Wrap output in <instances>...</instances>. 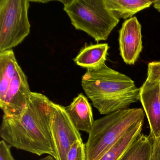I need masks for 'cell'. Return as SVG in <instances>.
I'll use <instances>...</instances> for the list:
<instances>
[{"label":"cell","mask_w":160,"mask_h":160,"mask_svg":"<svg viewBox=\"0 0 160 160\" xmlns=\"http://www.w3.org/2000/svg\"><path fill=\"white\" fill-rule=\"evenodd\" d=\"M50 101L39 92L31 93L28 102L20 118L3 116L0 137L11 147L41 156L57 155L50 132Z\"/></svg>","instance_id":"1"},{"label":"cell","mask_w":160,"mask_h":160,"mask_svg":"<svg viewBox=\"0 0 160 160\" xmlns=\"http://www.w3.org/2000/svg\"><path fill=\"white\" fill-rule=\"evenodd\" d=\"M81 86L101 115L126 109L140 99V88L133 80L106 64L98 70L87 71Z\"/></svg>","instance_id":"2"},{"label":"cell","mask_w":160,"mask_h":160,"mask_svg":"<svg viewBox=\"0 0 160 160\" xmlns=\"http://www.w3.org/2000/svg\"><path fill=\"white\" fill-rule=\"evenodd\" d=\"M141 108H126L94 120L86 143L87 160H98L133 125L144 121Z\"/></svg>","instance_id":"3"},{"label":"cell","mask_w":160,"mask_h":160,"mask_svg":"<svg viewBox=\"0 0 160 160\" xmlns=\"http://www.w3.org/2000/svg\"><path fill=\"white\" fill-rule=\"evenodd\" d=\"M72 26L96 42L106 41L120 21L108 8L105 0L62 1Z\"/></svg>","instance_id":"4"},{"label":"cell","mask_w":160,"mask_h":160,"mask_svg":"<svg viewBox=\"0 0 160 160\" xmlns=\"http://www.w3.org/2000/svg\"><path fill=\"white\" fill-rule=\"evenodd\" d=\"M28 0L0 1V52L12 50L30 32Z\"/></svg>","instance_id":"5"},{"label":"cell","mask_w":160,"mask_h":160,"mask_svg":"<svg viewBox=\"0 0 160 160\" xmlns=\"http://www.w3.org/2000/svg\"><path fill=\"white\" fill-rule=\"evenodd\" d=\"M50 128L57 155L56 160H67V154L72 145L76 141L83 140L65 107L53 102L51 104Z\"/></svg>","instance_id":"6"},{"label":"cell","mask_w":160,"mask_h":160,"mask_svg":"<svg viewBox=\"0 0 160 160\" xmlns=\"http://www.w3.org/2000/svg\"><path fill=\"white\" fill-rule=\"evenodd\" d=\"M31 92L28 77L18 64L4 102L0 105L3 116L13 118H20L26 109Z\"/></svg>","instance_id":"7"},{"label":"cell","mask_w":160,"mask_h":160,"mask_svg":"<svg viewBox=\"0 0 160 160\" xmlns=\"http://www.w3.org/2000/svg\"><path fill=\"white\" fill-rule=\"evenodd\" d=\"M120 52L125 63L134 65L142 52L141 26L136 17L125 20L120 30Z\"/></svg>","instance_id":"8"},{"label":"cell","mask_w":160,"mask_h":160,"mask_svg":"<svg viewBox=\"0 0 160 160\" xmlns=\"http://www.w3.org/2000/svg\"><path fill=\"white\" fill-rule=\"evenodd\" d=\"M139 101L148 118L150 135L160 136V82H152L146 79L140 88Z\"/></svg>","instance_id":"9"},{"label":"cell","mask_w":160,"mask_h":160,"mask_svg":"<svg viewBox=\"0 0 160 160\" xmlns=\"http://www.w3.org/2000/svg\"><path fill=\"white\" fill-rule=\"evenodd\" d=\"M65 109L77 130L90 132L94 120L91 105L83 93L75 97Z\"/></svg>","instance_id":"10"},{"label":"cell","mask_w":160,"mask_h":160,"mask_svg":"<svg viewBox=\"0 0 160 160\" xmlns=\"http://www.w3.org/2000/svg\"><path fill=\"white\" fill-rule=\"evenodd\" d=\"M108 49V43L85 46L74 61L77 65L87 69V71L98 70L105 64Z\"/></svg>","instance_id":"11"},{"label":"cell","mask_w":160,"mask_h":160,"mask_svg":"<svg viewBox=\"0 0 160 160\" xmlns=\"http://www.w3.org/2000/svg\"><path fill=\"white\" fill-rule=\"evenodd\" d=\"M18 64L12 49L0 52V105L4 102Z\"/></svg>","instance_id":"12"},{"label":"cell","mask_w":160,"mask_h":160,"mask_svg":"<svg viewBox=\"0 0 160 160\" xmlns=\"http://www.w3.org/2000/svg\"><path fill=\"white\" fill-rule=\"evenodd\" d=\"M107 6L119 19H128L137 13L149 8L154 1L105 0Z\"/></svg>","instance_id":"13"},{"label":"cell","mask_w":160,"mask_h":160,"mask_svg":"<svg viewBox=\"0 0 160 160\" xmlns=\"http://www.w3.org/2000/svg\"><path fill=\"white\" fill-rule=\"evenodd\" d=\"M143 123L144 121L133 125L98 160H118L138 136L141 133Z\"/></svg>","instance_id":"14"},{"label":"cell","mask_w":160,"mask_h":160,"mask_svg":"<svg viewBox=\"0 0 160 160\" xmlns=\"http://www.w3.org/2000/svg\"><path fill=\"white\" fill-rule=\"evenodd\" d=\"M151 151L150 138L140 133L118 160H150Z\"/></svg>","instance_id":"15"},{"label":"cell","mask_w":160,"mask_h":160,"mask_svg":"<svg viewBox=\"0 0 160 160\" xmlns=\"http://www.w3.org/2000/svg\"><path fill=\"white\" fill-rule=\"evenodd\" d=\"M67 160H87L86 144L83 141L75 142L70 148Z\"/></svg>","instance_id":"16"},{"label":"cell","mask_w":160,"mask_h":160,"mask_svg":"<svg viewBox=\"0 0 160 160\" xmlns=\"http://www.w3.org/2000/svg\"><path fill=\"white\" fill-rule=\"evenodd\" d=\"M147 80L152 82H160V62L148 63Z\"/></svg>","instance_id":"17"},{"label":"cell","mask_w":160,"mask_h":160,"mask_svg":"<svg viewBox=\"0 0 160 160\" xmlns=\"http://www.w3.org/2000/svg\"><path fill=\"white\" fill-rule=\"evenodd\" d=\"M152 142V151L150 160H160V136L153 138L148 136Z\"/></svg>","instance_id":"18"},{"label":"cell","mask_w":160,"mask_h":160,"mask_svg":"<svg viewBox=\"0 0 160 160\" xmlns=\"http://www.w3.org/2000/svg\"><path fill=\"white\" fill-rule=\"evenodd\" d=\"M11 148L4 140L0 141V160H15L11 152Z\"/></svg>","instance_id":"19"},{"label":"cell","mask_w":160,"mask_h":160,"mask_svg":"<svg viewBox=\"0 0 160 160\" xmlns=\"http://www.w3.org/2000/svg\"><path fill=\"white\" fill-rule=\"evenodd\" d=\"M153 7L159 12H160V0H155L153 3Z\"/></svg>","instance_id":"20"},{"label":"cell","mask_w":160,"mask_h":160,"mask_svg":"<svg viewBox=\"0 0 160 160\" xmlns=\"http://www.w3.org/2000/svg\"><path fill=\"white\" fill-rule=\"evenodd\" d=\"M39 160H56L53 156L48 155V156H46L43 158H41Z\"/></svg>","instance_id":"21"}]
</instances>
